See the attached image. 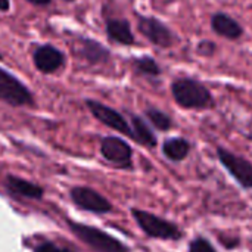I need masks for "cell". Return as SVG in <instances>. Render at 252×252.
<instances>
[{
  "mask_svg": "<svg viewBox=\"0 0 252 252\" xmlns=\"http://www.w3.org/2000/svg\"><path fill=\"white\" fill-rule=\"evenodd\" d=\"M6 186L12 193L27 198V199H40L43 196V189L38 185L31 183L25 179L16 177V176H7Z\"/></svg>",
  "mask_w": 252,
  "mask_h": 252,
  "instance_id": "5bb4252c",
  "label": "cell"
},
{
  "mask_svg": "<svg viewBox=\"0 0 252 252\" xmlns=\"http://www.w3.org/2000/svg\"><path fill=\"white\" fill-rule=\"evenodd\" d=\"M211 28L216 34L227 40H239L245 32L244 27L224 12H216L211 16Z\"/></svg>",
  "mask_w": 252,
  "mask_h": 252,
  "instance_id": "7c38bea8",
  "label": "cell"
},
{
  "mask_svg": "<svg viewBox=\"0 0 252 252\" xmlns=\"http://www.w3.org/2000/svg\"><path fill=\"white\" fill-rule=\"evenodd\" d=\"M32 62L41 74H55L65 65V55L53 44H40L32 52Z\"/></svg>",
  "mask_w": 252,
  "mask_h": 252,
  "instance_id": "30bf717a",
  "label": "cell"
},
{
  "mask_svg": "<svg viewBox=\"0 0 252 252\" xmlns=\"http://www.w3.org/2000/svg\"><path fill=\"white\" fill-rule=\"evenodd\" d=\"M137 30L149 43L161 49H170L177 41L173 30L155 16L137 15Z\"/></svg>",
  "mask_w": 252,
  "mask_h": 252,
  "instance_id": "5b68a950",
  "label": "cell"
},
{
  "mask_svg": "<svg viewBox=\"0 0 252 252\" xmlns=\"http://www.w3.org/2000/svg\"><path fill=\"white\" fill-rule=\"evenodd\" d=\"M100 154L112 165H117L120 168L131 167V155H133L131 148L126 140H123L120 137L108 136V137L102 139Z\"/></svg>",
  "mask_w": 252,
  "mask_h": 252,
  "instance_id": "ba28073f",
  "label": "cell"
},
{
  "mask_svg": "<svg viewBox=\"0 0 252 252\" xmlns=\"http://www.w3.org/2000/svg\"><path fill=\"white\" fill-rule=\"evenodd\" d=\"M189 252H216L214 247L204 238H198L189 245Z\"/></svg>",
  "mask_w": 252,
  "mask_h": 252,
  "instance_id": "ffe728a7",
  "label": "cell"
},
{
  "mask_svg": "<svg viewBox=\"0 0 252 252\" xmlns=\"http://www.w3.org/2000/svg\"><path fill=\"white\" fill-rule=\"evenodd\" d=\"M10 0H0V12H9Z\"/></svg>",
  "mask_w": 252,
  "mask_h": 252,
  "instance_id": "603a6c76",
  "label": "cell"
},
{
  "mask_svg": "<svg viewBox=\"0 0 252 252\" xmlns=\"http://www.w3.org/2000/svg\"><path fill=\"white\" fill-rule=\"evenodd\" d=\"M162 152L170 161H182L189 155L190 143L183 137H171L164 142Z\"/></svg>",
  "mask_w": 252,
  "mask_h": 252,
  "instance_id": "2e32d148",
  "label": "cell"
},
{
  "mask_svg": "<svg viewBox=\"0 0 252 252\" xmlns=\"http://www.w3.org/2000/svg\"><path fill=\"white\" fill-rule=\"evenodd\" d=\"M217 157L229 174L245 189H252V164L245 158L235 155L233 152L219 148Z\"/></svg>",
  "mask_w": 252,
  "mask_h": 252,
  "instance_id": "52a82bcc",
  "label": "cell"
},
{
  "mask_svg": "<svg viewBox=\"0 0 252 252\" xmlns=\"http://www.w3.org/2000/svg\"><path fill=\"white\" fill-rule=\"evenodd\" d=\"M171 94L176 103L185 109H208L214 106L210 89L196 78L182 77L173 81Z\"/></svg>",
  "mask_w": 252,
  "mask_h": 252,
  "instance_id": "6da1fadb",
  "label": "cell"
},
{
  "mask_svg": "<svg viewBox=\"0 0 252 252\" xmlns=\"http://www.w3.org/2000/svg\"><path fill=\"white\" fill-rule=\"evenodd\" d=\"M0 100L19 108V106H32L34 97L30 89L12 72L0 66Z\"/></svg>",
  "mask_w": 252,
  "mask_h": 252,
  "instance_id": "277c9868",
  "label": "cell"
},
{
  "mask_svg": "<svg viewBox=\"0 0 252 252\" xmlns=\"http://www.w3.org/2000/svg\"><path fill=\"white\" fill-rule=\"evenodd\" d=\"M131 131H133V139L148 148H154L157 146V137L154 134V131L151 130V127L146 124V121L139 117V115H131Z\"/></svg>",
  "mask_w": 252,
  "mask_h": 252,
  "instance_id": "9a60e30c",
  "label": "cell"
},
{
  "mask_svg": "<svg viewBox=\"0 0 252 252\" xmlns=\"http://www.w3.org/2000/svg\"><path fill=\"white\" fill-rule=\"evenodd\" d=\"M27 1L34 6H49L52 3V0H27Z\"/></svg>",
  "mask_w": 252,
  "mask_h": 252,
  "instance_id": "7402d4cb",
  "label": "cell"
},
{
  "mask_svg": "<svg viewBox=\"0 0 252 252\" xmlns=\"http://www.w3.org/2000/svg\"><path fill=\"white\" fill-rule=\"evenodd\" d=\"M106 35L112 43L121 46H133L136 43V37L131 30V24L123 18H109L105 24Z\"/></svg>",
  "mask_w": 252,
  "mask_h": 252,
  "instance_id": "4fadbf2b",
  "label": "cell"
},
{
  "mask_svg": "<svg viewBox=\"0 0 252 252\" xmlns=\"http://www.w3.org/2000/svg\"><path fill=\"white\" fill-rule=\"evenodd\" d=\"M65 1H75V0H65Z\"/></svg>",
  "mask_w": 252,
  "mask_h": 252,
  "instance_id": "cb8c5ba5",
  "label": "cell"
},
{
  "mask_svg": "<svg viewBox=\"0 0 252 252\" xmlns=\"http://www.w3.org/2000/svg\"><path fill=\"white\" fill-rule=\"evenodd\" d=\"M131 216L134 217L136 223L143 230V233H146L149 238L177 241L183 235L174 223L164 220L162 217H158L152 213L143 210H131Z\"/></svg>",
  "mask_w": 252,
  "mask_h": 252,
  "instance_id": "3957f363",
  "label": "cell"
},
{
  "mask_svg": "<svg viewBox=\"0 0 252 252\" xmlns=\"http://www.w3.org/2000/svg\"><path fill=\"white\" fill-rule=\"evenodd\" d=\"M133 63V69L137 75H142V77H149V78H155V77H159L162 74V68L161 65L152 58V56H139V58H134L131 61Z\"/></svg>",
  "mask_w": 252,
  "mask_h": 252,
  "instance_id": "e0dca14e",
  "label": "cell"
},
{
  "mask_svg": "<svg viewBox=\"0 0 252 252\" xmlns=\"http://www.w3.org/2000/svg\"><path fill=\"white\" fill-rule=\"evenodd\" d=\"M145 115L146 118L152 123L154 127H157L158 130L161 131H167L173 127V121H171V117L167 115L165 112H162L161 109H157V108H148L145 111Z\"/></svg>",
  "mask_w": 252,
  "mask_h": 252,
  "instance_id": "ac0fdd59",
  "label": "cell"
},
{
  "mask_svg": "<svg viewBox=\"0 0 252 252\" xmlns=\"http://www.w3.org/2000/svg\"><path fill=\"white\" fill-rule=\"evenodd\" d=\"M71 199L78 208L84 211L94 214H106L112 211V204L99 192L90 188H74L71 190Z\"/></svg>",
  "mask_w": 252,
  "mask_h": 252,
  "instance_id": "9c48e42d",
  "label": "cell"
},
{
  "mask_svg": "<svg viewBox=\"0 0 252 252\" xmlns=\"http://www.w3.org/2000/svg\"><path fill=\"white\" fill-rule=\"evenodd\" d=\"M75 55L87 62L89 65H103L111 61V52L102 43L89 38V37H78L77 43L74 44Z\"/></svg>",
  "mask_w": 252,
  "mask_h": 252,
  "instance_id": "8fae6325",
  "label": "cell"
},
{
  "mask_svg": "<svg viewBox=\"0 0 252 252\" xmlns=\"http://www.w3.org/2000/svg\"><path fill=\"white\" fill-rule=\"evenodd\" d=\"M196 52L198 55L201 56H205V58H210V56H214V53L217 52V46L214 41H210V40H202L198 43L196 46Z\"/></svg>",
  "mask_w": 252,
  "mask_h": 252,
  "instance_id": "d6986e66",
  "label": "cell"
},
{
  "mask_svg": "<svg viewBox=\"0 0 252 252\" xmlns=\"http://www.w3.org/2000/svg\"><path fill=\"white\" fill-rule=\"evenodd\" d=\"M35 252H71V251L63 250V248H61V247H58V245L52 244V242H44V244H41L40 247H37Z\"/></svg>",
  "mask_w": 252,
  "mask_h": 252,
  "instance_id": "44dd1931",
  "label": "cell"
},
{
  "mask_svg": "<svg viewBox=\"0 0 252 252\" xmlns=\"http://www.w3.org/2000/svg\"><path fill=\"white\" fill-rule=\"evenodd\" d=\"M86 105L89 108V111L92 112V115L100 121L102 124H105L106 127L115 130V131H120L128 137L133 139V131H131V126L130 123L124 118L123 114H120L118 111H115L114 108L108 106V105H103L97 100H93V99H87L86 100Z\"/></svg>",
  "mask_w": 252,
  "mask_h": 252,
  "instance_id": "8992f818",
  "label": "cell"
},
{
  "mask_svg": "<svg viewBox=\"0 0 252 252\" xmlns=\"http://www.w3.org/2000/svg\"><path fill=\"white\" fill-rule=\"evenodd\" d=\"M69 229L80 241H83L96 252H128V248L124 244L97 227L71 221Z\"/></svg>",
  "mask_w": 252,
  "mask_h": 252,
  "instance_id": "7a4b0ae2",
  "label": "cell"
}]
</instances>
